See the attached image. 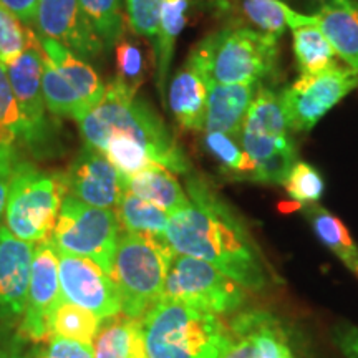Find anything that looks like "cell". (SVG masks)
<instances>
[{
    "instance_id": "6da1fadb",
    "label": "cell",
    "mask_w": 358,
    "mask_h": 358,
    "mask_svg": "<svg viewBox=\"0 0 358 358\" xmlns=\"http://www.w3.org/2000/svg\"><path fill=\"white\" fill-rule=\"evenodd\" d=\"M191 204L169 216L166 243L174 254L209 262L245 290L271 282L266 259L241 217L198 176L187 178Z\"/></svg>"
},
{
    "instance_id": "7a4b0ae2",
    "label": "cell",
    "mask_w": 358,
    "mask_h": 358,
    "mask_svg": "<svg viewBox=\"0 0 358 358\" xmlns=\"http://www.w3.org/2000/svg\"><path fill=\"white\" fill-rule=\"evenodd\" d=\"M77 124L85 145L101 150L113 134H124L146 148L156 163L171 173L189 174L191 164L153 106L129 93L118 80L106 83L101 103L80 116Z\"/></svg>"
},
{
    "instance_id": "3957f363",
    "label": "cell",
    "mask_w": 358,
    "mask_h": 358,
    "mask_svg": "<svg viewBox=\"0 0 358 358\" xmlns=\"http://www.w3.org/2000/svg\"><path fill=\"white\" fill-rule=\"evenodd\" d=\"M148 358H221L231 330L216 313L161 297L141 319Z\"/></svg>"
},
{
    "instance_id": "277c9868",
    "label": "cell",
    "mask_w": 358,
    "mask_h": 358,
    "mask_svg": "<svg viewBox=\"0 0 358 358\" xmlns=\"http://www.w3.org/2000/svg\"><path fill=\"white\" fill-rule=\"evenodd\" d=\"M213 83H259L277 69L279 40L245 25L229 24L213 32L189 52Z\"/></svg>"
},
{
    "instance_id": "5b68a950",
    "label": "cell",
    "mask_w": 358,
    "mask_h": 358,
    "mask_svg": "<svg viewBox=\"0 0 358 358\" xmlns=\"http://www.w3.org/2000/svg\"><path fill=\"white\" fill-rule=\"evenodd\" d=\"M173 257L166 241L120 232L111 279L118 289L122 315L141 320L158 303Z\"/></svg>"
},
{
    "instance_id": "8992f818",
    "label": "cell",
    "mask_w": 358,
    "mask_h": 358,
    "mask_svg": "<svg viewBox=\"0 0 358 358\" xmlns=\"http://www.w3.org/2000/svg\"><path fill=\"white\" fill-rule=\"evenodd\" d=\"M64 198L62 173L43 171L30 161L19 159L8 192L6 227L25 243L50 239Z\"/></svg>"
},
{
    "instance_id": "52a82bcc",
    "label": "cell",
    "mask_w": 358,
    "mask_h": 358,
    "mask_svg": "<svg viewBox=\"0 0 358 358\" xmlns=\"http://www.w3.org/2000/svg\"><path fill=\"white\" fill-rule=\"evenodd\" d=\"M120 232L122 226L113 209L65 196L50 241L58 252L90 259L111 277Z\"/></svg>"
},
{
    "instance_id": "ba28073f",
    "label": "cell",
    "mask_w": 358,
    "mask_h": 358,
    "mask_svg": "<svg viewBox=\"0 0 358 358\" xmlns=\"http://www.w3.org/2000/svg\"><path fill=\"white\" fill-rule=\"evenodd\" d=\"M163 297L219 317L241 312L248 302V294L239 282L222 274L209 262L181 254H174Z\"/></svg>"
},
{
    "instance_id": "9c48e42d",
    "label": "cell",
    "mask_w": 358,
    "mask_h": 358,
    "mask_svg": "<svg viewBox=\"0 0 358 358\" xmlns=\"http://www.w3.org/2000/svg\"><path fill=\"white\" fill-rule=\"evenodd\" d=\"M357 85L358 71L342 66L319 75H301L280 93L290 131H310Z\"/></svg>"
},
{
    "instance_id": "30bf717a",
    "label": "cell",
    "mask_w": 358,
    "mask_h": 358,
    "mask_svg": "<svg viewBox=\"0 0 358 358\" xmlns=\"http://www.w3.org/2000/svg\"><path fill=\"white\" fill-rule=\"evenodd\" d=\"M7 77L25 127V143L35 155L52 151L55 128L47 116L42 90V45L40 37L7 66Z\"/></svg>"
},
{
    "instance_id": "8fae6325",
    "label": "cell",
    "mask_w": 358,
    "mask_h": 358,
    "mask_svg": "<svg viewBox=\"0 0 358 358\" xmlns=\"http://www.w3.org/2000/svg\"><path fill=\"white\" fill-rule=\"evenodd\" d=\"M58 277V252L50 239L35 244L25 312L17 334L32 345H47L53 338V313L64 302Z\"/></svg>"
},
{
    "instance_id": "7c38bea8",
    "label": "cell",
    "mask_w": 358,
    "mask_h": 358,
    "mask_svg": "<svg viewBox=\"0 0 358 358\" xmlns=\"http://www.w3.org/2000/svg\"><path fill=\"white\" fill-rule=\"evenodd\" d=\"M58 277L66 302L87 308L101 320L122 313L113 279L90 259L58 252Z\"/></svg>"
},
{
    "instance_id": "4fadbf2b",
    "label": "cell",
    "mask_w": 358,
    "mask_h": 358,
    "mask_svg": "<svg viewBox=\"0 0 358 358\" xmlns=\"http://www.w3.org/2000/svg\"><path fill=\"white\" fill-rule=\"evenodd\" d=\"M65 196L101 209H116L123 196V176L96 148L85 145L62 173Z\"/></svg>"
},
{
    "instance_id": "5bb4252c",
    "label": "cell",
    "mask_w": 358,
    "mask_h": 358,
    "mask_svg": "<svg viewBox=\"0 0 358 358\" xmlns=\"http://www.w3.org/2000/svg\"><path fill=\"white\" fill-rule=\"evenodd\" d=\"M231 342L221 358H297L292 340L274 313L241 310L229 322Z\"/></svg>"
},
{
    "instance_id": "9a60e30c",
    "label": "cell",
    "mask_w": 358,
    "mask_h": 358,
    "mask_svg": "<svg viewBox=\"0 0 358 358\" xmlns=\"http://www.w3.org/2000/svg\"><path fill=\"white\" fill-rule=\"evenodd\" d=\"M280 93L259 87L245 115L239 143L254 164L267 159L275 151L292 143Z\"/></svg>"
},
{
    "instance_id": "2e32d148",
    "label": "cell",
    "mask_w": 358,
    "mask_h": 358,
    "mask_svg": "<svg viewBox=\"0 0 358 358\" xmlns=\"http://www.w3.org/2000/svg\"><path fill=\"white\" fill-rule=\"evenodd\" d=\"M35 244L0 226V329L19 327L25 312Z\"/></svg>"
},
{
    "instance_id": "e0dca14e",
    "label": "cell",
    "mask_w": 358,
    "mask_h": 358,
    "mask_svg": "<svg viewBox=\"0 0 358 358\" xmlns=\"http://www.w3.org/2000/svg\"><path fill=\"white\" fill-rule=\"evenodd\" d=\"M35 25L40 37L57 40L85 62L108 53L85 20L78 0H40Z\"/></svg>"
},
{
    "instance_id": "ac0fdd59",
    "label": "cell",
    "mask_w": 358,
    "mask_h": 358,
    "mask_svg": "<svg viewBox=\"0 0 358 358\" xmlns=\"http://www.w3.org/2000/svg\"><path fill=\"white\" fill-rule=\"evenodd\" d=\"M211 83L204 66L194 57L187 55L186 64L174 73L168 88L169 110L182 129H204L206 105Z\"/></svg>"
},
{
    "instance_id": "d6986e66",
    "label": "cell",
    "mask_w": 358,
    "mask_h": 358,
    "mask_svg": "<svg viewBox=\"0 0 358 358\" xmlns=\"http://www.w3.org/2000/svg\"><path fill=\"white\" fill-rule=\"evenodd\" d=\"M257 88L259 83H211L203 131L224 133L239 140L245 115L256 96Z\"/></svg>"
},
{
    "instance_id": "ffe728a7",
    "label": "cell",
    "mask_w": 358,
    "mask_h": 358,
    "mask_svg": "<svg viewBox=\"0 0 358 358\" xmlns=\"http://www.w3.org/2000/svg\"><path fill=\"white\" fill-rule=\"evenodd\" d=\"M241 20L237 25H250V29L271 35L279 40L285 30L312 24L313 15H302L282 0H229V12ZM245 25V27H248Z\"/></svg>"
},
{
    "instance_id": "44dd1931",
    "label": "cell",
    "mask_w": 358,
    "mask_h": 358,
    "mask_svg": "<svg viewBox=\"0 0 358 358\" xmlns=\"http://www.w3.org/2000/svg\"><path fill=\"white\" fill-rule=\"evenodd\" d=\"M313 17L337 57L358 71V2L347 0L342 6L329 2Z\"/></svg>"
},
{
    "instance_id": "7402d4cb",
    "label": "cell",
    "mask_w": 358,
    "mask_h": 358,
    "mask_svg": "<svg viewBox=\"0 0 358 358\" xmlns=\"http://www.w3.org/2000/svg\"><path fill=\"white\" fill-rule=\"evenodd\" d=\"M40 45H42V50L55 64L58 71L64 75L66 82L71 85V88L85 101L88 110L103 101L106 95V85L101 82L100 75L88 62L75 55L70 48H66L57 40L40 37Z\"/></svg>"
},
{
    "instance_id": "603a6c76",
    "label": "cell",
    "mask_w": 358,
    "mask_h": 358,
    "mask_svg": "<svg viewBox=\"0 0 358 358\" xmlns=\"http://www.w3.org/2000/svg\"><path fill=\"white\" fill-rule=\"evenodd\" d=\"M124 191L131 192L148 203L158 206L169 216L191 204L189 196L186 194L174 174L164 166H151L145 171L123 176Z\"/></svg>"
},
{
    "instance_id": "cb8c5ba5",
    "label": "cell",
    "mask_w": 358,
    "mask_h": 358,
    "mask_svg": "<svg viewBox=\"0 0 358 358\" xmlns=\"http://www.w3.org/2000/svg\"><path fill=\"white\" fill-rule=\"evenodd\" d=\"M191 0H164L161 7L159 27L156 42L153 45L156 87L161 95V100H166V82L171 69L176 42L185 29L187 20Z\"/></svg>"
},
{
    "instance_id": "d4e9b609",
    "label": "cell",
    "mask_w": 358,
    "mask_h": 358,
    "mask_svg": "<svg viewBox=\"0 0 358 358\" xmlns=\"http://www.w3.org/2000/svg\"><path fill=\"white\" fill-rule=\"evenodd\" d=\"M93 347L95 358H148L141 320L122 313L101 322Z\"/></svg>"
},
{
    "instance_id": "484cf974",
    "label": "cell",
    "mask_w": 358,
    "mask_h": 358,
    "mask_svg": "<svg viewBox=\"0 0 358 358\" xmlns=\"http://www.w3.org/2000/svg\"><path fill=\"white\" fill-rule=\"evenodd\" d=\"M303 216L310 222L315 236L358 279V245L345 224L319 204L303 206Z\"/></svg>"
},
{
    "instance_id": "4316f807",
    "label": "cell",
    "mask_w": 358,
    "mask_h": 358,
    "mask_svg": "<svg viewBox=\"0 0 358 358\" xmlns=\"http://www.w3.org/2000/svg\"><path fill=\"white\" fill-rule=\"evenodd\" d=\"M122 231L134 232L156 241H166L169 214L158 206L123 191L122 199L115 209Z\"/></svg>"
},
{
    "instance_id": "83f0119b",
    "label": "cell",
    "mask_w": 358,
    "mask_h": 358,
    "mask_svg": "<svg viewBox=\"0 0 358 358\" xmlns=\"http://www.w3.org/2000/svg\"><path fill=\"white\" fill-rule=\"evenodd\" d=\"M294 53L301 75H319L337 69V53L322 34L317 20L292 30Z\"/></svg>"
},
{
    "instance_id": "f1b7e54d",
    "label": "cell",
    "mask_w": 358,
    "mask_h": 358,
    "mask_svg": "<svg viewBox=\"0 0 358 358\" xmlns=\"http://www.w3.org/2000/svg\"><path fill=\"white\" fill-rule=\"evenodd\" d=\"M42 90L47 110L57 116H70L75 122L88 111V106L80 95L71 88L55 64L42 50Z\"/></svg>"
},
{
    "instance_id": "f546056e",
    "label": "cell",
    "mask_w": 358,
    "mask_h": 358,
    "mask_svg": "<svg viewBox=\"0 0 358 358\" xmlns=\"http://www.w3.org/2000/svg\"><path fill=\"white\" fill-rule=\"evenodd\" d=\"M78 3L85 20L105 45L106 52L115 48L127 25L122 0H78Z\"/></svg>"
},
{
    "instance_id": "4dcf8cb0",
    "label": "cell",
    "mask_w": 358,
    "mask_h": 358,
    "mask_svg": "<svg viewBox=\"0 0 358 358\" xmlns=\"http://www.w3.org/2000/svg\"><path fill=\"white\" fill-rule=\"evenodd\" d=\"M101 322L93 312L64 301L53 313L52 335L93 343Z\"/></svg>"
},
{
    "instance_id": "1f68e13d",
    "label": "cell",
    "mask_w": 358,
    "mask_h": 358,
    "mask_svg": "<svg viewBox=\"0 0 358 358\" xmlns=\"http://www.w3.org/2000/svg\"><path fill=\"white\" fill-rule=\"evenodd\" d=\"M204 148L221 164L226 174H231L236 179H250L252 176L256 164L245 155L236 138L216 131L204 133Z\"/></svg>"
},
{
    "instance_id": "d6a6232c",
    "label": "cell",
    "mask_w": 358,
    "mask_h": 358,
    "mask_svg": "<svg viewBox=\"0 0 358 358\" xmlns=\"http://www.w3.org/2000/svg\"><path fill=\"white\" fill-rule=\"evenodd\" d=\"M100 151L122 176H133V174L158 164L148 153L146 148H143L140 143L131 140L129 136H124V134L110 136Z\"/></svg>"
},
{
    "instance_id": "836d02e7",
    "label": "cell",
    "mask_w": 358,
    "mask_h": 358,
    "mask_svg": "<svg viewBox=\"0 0 358 358\" xmlns=\"http://www.w3.org/2000/svg\"><path fill=\"white\" fill-rule=\"evenodd\" d=\"M116 58V80L133 95L143 87L148 73L146 55L140 42L123 35L115 45Z\"/></svg>"
},
{
    "instance_id": "e575fe53",
    "label": "cell",
    "mask_w": 358,
    "mask_h": 358,
    "mask_svg": "<svg viewBox=\"0 0 358 358\" xmlns=\"http://www.w3.org/2000/svg\"><path fill=\"white\" fill-rule=\"evenodd\" d=\"M37 38L29 25L0 6V65H12Z\"/></svg>"
},
{
    "instance_id": "d590c367",
    "label": "cell",
    "mask_w": 358,
    "mask_h": 358,
    "mask_svg": "<svg viewBox=\"0 0 358 358\" xmlns=\"http://www.w3.org/2000/svg\"><path fill=\"white\" fill-rule=\"evenodd\" d=\"M0 141L15 146L25 143L24 120L3 65H0Z\"/></svg>"
},
{
    "instance_id": "8d00e7d4",
    "label": "cell",
    "mask_w": 358,
    "mask_h": 358,
    "mask_svg": "<svg viewBox=\"0 0 358 358\" xmlns=\"http://www.w3.org/2000/svg\"><path fill=\"white\" fill-rule=\"evenodd\" d=\"M284 186L290 198L302 206L319 203L325 189L324 178L319 169H315L306 161H297L294 164Z\"/></svg>"
},
{
    "instance_id": "74e56055",
    "label": "cell",
    "mask_w": 358,
    "mask_h": 358,
    "mask_svg": "<svg viewBox=\"0 0 358 358\" xmlns=\"http://www.w3.org/2000/svg\"><path fill=\"white\" fill-rule=\"evenodd\" d=\"M164 0H127V24L136 37L156 42Z\"/></svg>"
},
{
    "instance_id": "f35d334b",
    "label": "cell",
    "mask_w": 358,
    "mask_h": 358,
    "mask_svg": "<svg viewBox=\"0 0 358 358\" xmlns=\"http://www.w3.org/2000/svg\"><path fill=\"white\" fill-rule=\"evenodd\" d=\"M295 163H297V151L294 143H290L267 159L257 163L249 181L262 182V185H284Z\"/></svg>"
},
{
    "instance_id": "ab89813d",
    "label": "cell",
    "mask_w": 358,
    "mask_h": 358,
    "mask_svg": "<svg viewBox=\"0 0 358 358\" xmlns=\"http://www.w3.org/2000/svg\"><path fill=\"white\" fill-rule=\"evenodd\" d=\"M37 358H95V347L80 340L53 337L47 345H37Z\"/></svg>"
},
{
    "instance_id": "60d3db41",
    "label": "cell",
    "mask_w": 358,
    "mask_h": 358,
    "mask_svg": "<svg viewBox=\"0 0 358 358\" xmlns=\"http://www.w3.org/2000/svg\"><path fill=\"white\" fill-rule=\"evenodd\" d=\"M27 340L19 334L0 329V358H37V345L27 350Z\"/></svg>"
},
{
    "instance_id": "b9f144b4",
    "label": "cell",
    "mask_w": 358,
    "mask_h": 358,
    "mask_svg": "<svg viewBox=\"0 0 358 358\" xmlns=\"http://www.w3.org/2000/svg\"><path fill=\"white\" fill-rule=\"evenodd\" d=\"M332 338L343 358H358V327L340 322L334 327Z\"/></svg>"
},
{
    "instance_id": "7bdbcfd3",
    "label": "cell",
    "mask_w": 358,
    "mask_h": 358,
    "mask_svg": "<svg viewBox=\"0 0 358 358\" xmlns=\"http://www.w3.org/2000/svg\"><path fill=\"white\" fill-rule=\"evenodd\" d=\"M40 0H0V6L19 17L25 25H34L37 20V8Z\"/></svg>"
},
{
    "instance_id": "ee69618b",
    "label": "cell",
    "mask_w": 358,
    "mask_h": 358,
    "mask_svg": "<svg viewBox=\"0 0 358 358\" xmlns=\"http://www.w3.org/2000/svg\"><path fill=\"white\" fill-rule=\"evenodd\" d=\"M17 161H19V159H17ZM17 161L0 166V219L6 216L8 192H10V182H12L13 169H15Z\"/></svg>"
},
{
    "instance_id": "f6af8a7d",
    "label": "cell",
    "mask_w": 358,
    "mask_h": 358,
    "mask_svg": "<svg viewBox=\"0 0 358 358\" xmlns=\"http://www.w3.org/2000/svg\"><path fill=\"white\" fill-rule=\"evenodd\" d=\"M19 159V151L15 145H8V143L0 141V166L7 163H13Z\"/></svg>"
},
{
    "instance_id": "bcb514c9",
    "label": "cell",
    "mask_w": 358,
    "mask_h": 358,
    "mask_svg": "<svg viewBox=\"0 0 358 358\" xmlns=\"http://www.w3.org/2000/svg\"><path fill=\"white\" fill-rule=\"evenodd\" d=\"M204 2H208L209 6L216 7L217 10L222 13L229 12V0H204Z\"/></svg>"
},
{
    "instance_id": "7dc6e473",
    "label": "cell",
    "mask_w": 358,
    "mask_h": 358,
    "mask_svg": "<svg viewBox=\"0 0 358 358\" xmlns=\"http://www.w3.org/2000/svg\"><path fill=\"white\" fill-rule=\"evenodd\" d=\"M330 2H334V3H338V6H342V3H345L347 0H330Z\"/></svg>"
}]
</instances>
